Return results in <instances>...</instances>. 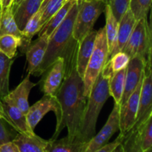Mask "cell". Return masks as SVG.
Segmentation results:
<instances>
[{
  "instance_id": "obj_29",
  "label": "cell",
  "mask_w": 152,
  "mask_h": 152,
  "mask_svg": "<svg viewBox=\"0 0 152 152\" xmlns=\"http://www.w3.org/2000/svg\"><path fill=\"white\" fill-rule=\"evenodd\" d=\"M65 0H43L41 6L43 10L40 20L41 28L61 8Z\"/></svg>"
},
{
  "instance_id": "obj_18",
  "label": "cell",
  "mask_w": 152,
  "mask_h": 152,
  "mask_svg": "<svg viewBox=\"0 0 152 152\" xmlns=\"http://www.w3.org/2000/svg\"><path fill=\"white\" fill-rule=\"evenodd\" d=\"M19 152H46L49 141L37 134L18 133L13 140Z\"/></svg>"
},
{
  "instance_id": "obj_5",
  "label": "cell",
  "mask_w": 152,
  "mask_h": 152,
  "mask_svg": "<svg viewBox=\"0 0 152 152\" xmlns=\"http://www.w3.org/2000/svg\"><path fill=\"white\" fill-rule=\"evenodd\" d=\"M108 60V48L105 27L97 31L94 48L88 63L84 77V94L89 96L92 86L100 74L104 65Z\"/></svg>"
},
{
  "instance_id": "obj_40",
  "label": "cell",
  "mask_w": 152,
  "mask_h": 152,
  "mask_svg": "<svg viewBox=\"0 0 152 152\" xmlns=\"http://www.w3.org/2000/svg\"><path fill=\"white\" fill-rule=\"evenodd\" d=\"M0 105H1V100H0Z\"/></svg>"
},
{
  "instance_id": "obj_9",
  "label": "cell",
  "mask_w": 152,
  "mask_h": 152,
  "mask_svg": "<svg viewBox=\"0 0 152 152\" xmlns=\"http://www.w3.org/2000/svg\"><path fill=\"white\" fill-rule=\"evenodd\" d=\"M142 78L127 100L120 106V133L123 134L125 137L132 129L136 121Z\"/></svg>"
},
{
  "instance_id": "obj_11",
  "label": "cell",
  "mask_w": 152,
  "mask_h": 152,
  "mask_svg": "<svg viewBox=\"0 0 152 152\" xmlns=\"http://www.w3.org/2000/svg\"><path fill=\"white\" fill-rule=\"evenodd\" d=\"M65 75V62L59 57L45 71L40 81V87L44 95L54 96L62 84Z\"/></svg>"
},
{
  "instance_id": "obj_20",
  "label": "cell",
  "mask_w": 152,
  "mask_h": 152,
  "mask_svg": "<svg viewBox=\"0 0 152 152\" xmlns=\"http://www.w3.org/2000/svg\"><path fill=\"white\" fill-rule=\"evenodd\" d=\"M105 13V35L108 48V59L117 53V35L119 22L113 14L108 4H106Z\"/></svg>"
},
{
  "instance_id": "obj_42",
  "label": "cell",
  "mask_w": 152,
  "mask_h": 152,
  "mask_svg": "<svg viewBox=\"0 0 152 152\" xmlns=\"http://www.w3.org/2000/svg\"><path fill=\"white\" fill-rule=\"evenodd\" d=\"M42 1H43V0H42Z\"/></svg>"
},
{
  "instance_id": "obj_25",
  "label": "cell",
  "mask_w": 152,
  "mask_h": 152,
  "mask_svg": "<svg viewBox=\"0 0 152 152\" xmlns=\"http://www.w3.org/2000/svg\"><path fill=\"white\" fill-rule=\"evenodd\" d=\"M126 68L114 73L108 81L109 95L114 99V102L121 105L122 96L125 88V78Z\"/></svg>"
},
{
  "instance_id": "obj_27",
  "label": "cell",
  "mask_w": 152,
  "mask_h": 152,
  "mask_svg": "<svg viewBox=\"0 0 152 152\" xmlns=\"http://www.w3.org/2000/svg\"><path fill=\"white\" fill-rule=\"evenodd\" d=\"M42 6H40L39 9L37 10V13H35L31 16V19L28 20V22L25 25V28L22 31L24 39H25V50H24V52H25L27 46L31 42V39H32L33 37L36 34H38L39 31L41 28L40 20H41V16L42 13Z\"/></svg>"
},
{
  "instance_id": "obj_35",
  "label": "cell",
  "mask_w": 152,
  "mask_h": 152,
  "mask_svg": "<svg viewBox=\"0 0 152 152\" xmlns=\"http://www.w3.org/2000/svg\"><path fill=\"white\" fill-rule=\"evenodd\" d=\"M14 0H1V9L7 8L10 6L13 5Z\"/></svg>"
},
{
  "instance_id": "obj_7",
  "label": "cell",
  "mask_w": 152,
  "mask_h": 152,
  "mask_svg": "<svg viewBox=\"0 0 152 152\" xmlns=\"http://www.w3.org/2000/svg\"><path fill=\"white\" fill-rule=\"evenodd\" d=\"M120 104L114 102V108L105 126L100 132L95 134L88 143L86 152H96L98 149L108 142V140L117 132L120 131Z\"/></svg>"
},
{
  "instance_id": "obj_14",
  "label": "cell",
  "mask_w": 152,
  "mask_h": 152,
  "mask_svg": "<svg viewBox=\"0 0 152 152\" xmlns=\"http://www.w3.org/2000/svg\"><path fill=\"white\" fill-rule=\"evenodd\" d=\"M97 31L93 29L79 42L77 53V71L83 79L88 63L94 48Z\"/></svg>"
},
{
  "instance_id": "obj_37",
  "label": "cell",
  "mask_w": 152,
  "mask_h": 152,
  "mask_svg": "<svg viewBox=\"0 0 152 152\" xmlns=\"http://www.w3.org/2000/svg\"><path fill=\"white\" fill-rule=\"evenodd\" d=\"M21 1H22V0H14V1H13V4H19V3Z\"/></svg>"
},
{
  "instance_id": "obj_4",
  "label": "cell",
  "mask_w": 152,
  "mask_h": 152,
  "mask_svg": "<svg viewBox=\"0 0 152 152\" xmlns=\"http://www.w3.org/2000/svg\"><path fill=\"white\" fill-rule=\"evenodd\" d=\"M108 0H79L78 11L74 24L73 37L80 42L91 30L105 11Z\"/></svg>"
},
{
  "instance_id": "obj_39",
  "label": "cell",
  "mask_w": 152,
  "mask_h": 152,
  "mask_svg": "<svg viewBox=\"0 0 152 152\" xmlns=\"http://www.w3.org/2000/svg\"><path fill=\"white\" fill-rule=\"evenodd\" d=\"M0 6H1V0H0Z\"/></svg>"
},
{
  "instance_id": "obj_30",
  "label": "cell",
  "mask_w": 152,
  "mask_h": 152,
  "mask_svg": "<svg viewBox=\"0 0 152 152\" xmlns=\"http://www.w3.org/2000/svg\"><path fill=\"white\" fill-rule=\"evenodd\" d=\"M151 5V0H130L129 9L136 20L146 18Z\"/></svg>"
},
{
  "instance_id": "obj_21",
  "label": "cell",
  "mask_w": 152,
  "mask_h": 152,
  "mask_svg": "<svg viewBox=\"0 0 152 152\" xmlns=\"http://www.w3.org/2000/svg\"><path fill=\"white\" fill-rule=\"evenodd\" d=\"M137 20L134 16L131 11L130 9H128L121 19L119 21L118 25V35H117V52L120 51L124 47L128 39L130 37L134 28L135 26Z\"/></svg>"
},
{
  "instance_id": "obj_1",
  "label": "cell",
  "mask_w": 152,
  "mask_h": 152,
  "mask_svg": "<svg viewBox=\"0 0 152 152\" xmlns=\"http://www.w3.org/2000/svg\"><path fill=\"white\" fill-rule=\"evenodd\" d=\"M54 96L60 107V119L56 123L54 134L50 140L57 139L65 128L68 129V139L77 140L88 97L84 94L83 79L77 71V59L65 67L64 79Z\"/></svg>"
},
{
  "instance_id": "obj_13",
  "label": "cell",
  "mask_w": 152,
  "mask_h": 152,
  "mask_svg": "<svg viewBox=\"0 0 152 152\" xmlns=\"http://www.w3.org/2000/svg\"><path fill=\"white\" fill-rule=\"evenodd\" d=\"M1 105L6 117V122L18 133L35 134L28 123L26 115L5 96L1 99Z\"/></svg>"
},
{
  "instance_id": "obj_28",
  "label": "cell",
  "mask_w": 152,
  "mask_h": 152,
  "mask_svg": "<svg viewBox=\"0 0 152 152\" xmlns=\"http://www.w3.org/2000/svg\"><path fill=\"white\" fill-rule=\"evenodd\" d=\"M21 45L22 41L16 37L8 34L0 36V52L10 59L15 57L17 48Z\"/></svg>"
},
{
  "instance_id": "obj_32",
  "label": "cell",
  "mask_w": 152,
  "mask_h": 152,
  "mask_svg": "<svg viewBox=\"0 0 152 152\" xmlns=\"http://www.w3.org/2000/svg\"><path fill=\"white\" fill-rule=\"evenodd\" d=\"M125 139V136L123 134L120 133V135L117 137V139L112 142H107L106 144L103 145L102 147H101L99 149L97 150L96 152H114L115 151V150L120 146V145H122L123 140Z\"/></svg>"
},
{
  "instance_id": "obj_38",
  "label": "cell",
  "mask_w": 152,
  "mask_h": 152,
  "mask_svg": "<svg viewBox=\"0 0 152 152\" xmlns=\"http://www.w3.org/2000/svg\"><path fill=\"white\" fill-rule=\"evenodd\" d=\"M1 7L0 6V16H1Z\"/></svg>"
},
{
  "instance_id": "obj_12",
  "label": "cell",
  "mask_w": 152,
  "mask_h": 152,
  "mask_svg": "<svg viewBox=\"0 0 152 152\" xmlns=\"http://www.w3.org/2000/svg\"><path fill=\"white\" fill-rule=\"evenodd\" d=\"M146 61L139 55L131 58L126 71L125 78V88L122 96L121 105L124 103L134 91L138 83L143 77L144 68Z\"/></svg>"
},
{
  "instance_id": "obj_16",
  "label": "cell",
  "mask_w": 152,
  "mask_h": 152,
  "mask_svg": "<svg viewBox=\"0 0 152 152\" xmlns=\"http://www.w3.org/2000/svg\"><path fill=\"white\" fill-rule=\"evenodd\" d=\"M30 76L31 75L28 74L14 90L10 91L8 94L5 96L6 98L11 101L25 115L30 107L28 102L30 92L34 86H37V83H32L30 80Z\"/></svg>"
},
{
  "instance_id": "obj_8",
  "label": "cell",
  "mask_w": 152,
  "mask_h": 152,
  "mask_svg": "<svg viewBox=\"0 0 152 152\" xmlns=\"http://www.w3.org/2000/svg\"><path fill=\"white\" fill-rule=\"evenodd\" d=\"M151 63L145 64L140 96L139 108L136 121L132 129L139 126L152 115V74Z\"/></svg>"
},
{
  "instance_id": "obj_2",
  "label": "cell",
  "mask_w": 152,
  "mask_h": 152,
  "mask_svg": "<svg viewBox=\"0 0 152 152\" xmlns=\"http://www.w3.org/2000/svg\"><path fill=\"white\" fill-rule=\"evenodd\" d=\"M78 6L79 0H77L62 23L49 37L42 61L32 75L42 76L59 57L64 59L65 66L70 65L77 59L79 42L73 37V28Z\"/></svg>"
},
{
  "instance_id": "obj_15",
  "label": "cell",
  "mask_w": 152,
  "mask_h": 152,
  "mask_svg": "<svg viewBox=\"0 0 152 152\" xmlns=\"http://www.w3.org/2000/svg\"><path fill=\"white\" fill-rule=\"evenodd\" d=\"M48 37L39 36L34 42H31L25 48L27 61L28 62V73L31 75L39 66L47 48Z\"/></svg>"
},
{
  "instance_id": "obj_31",
  "label": "cell",
  "mask_w": 152,
  "mask_h": 152,
  "mask_svg": "<svg viewBox=\"0 0 152 152\" xmlns=\"http://www.w3.org/2000/svg\"><path fill=\"white\" fill-rule=\"evenodd\" d=\"M129 3L130 0H108V5L118 22L125 12L129 8Z\"/></svg>"
},
{
  "instance_id": "obj_23",
  "label": "cell",
  "mask_w": 152,
  "mask_h": 152,
  "mask_svg": "<svg viewBox=\"0 0 152 152\" xmlns=\"http://www.w3.org/2000/svg\"><path fill=\"white\" fill-rule=\"evenodd\" d=\"M88 143L77 140L71 141L66 136L61 140H49L46 152H86Z\"/></svg>"
},
{
  "instance_id": "obj_33",
  "label": "cell",
  "mask_w": 152,
  "mask_h": 152,
  "mask_svg": "<svg viewBox=\"0 0 152 152\" xmlns=\"http://www.w3.org/2000/svg\"><path fill=\"white\" fill-rule=\"evenodd\" d=\"M1 120H0V145L4 142L13 140L16 136L14 132L9 130Z\"/></svg>"
},
{
  "instance_id": "obj_34",
  "label": "cell",
  "mask_w": 152,
  "mask_h": 152,
  "mask_svg": "<svg viewBox=\"0 0 152 152\" xmlns=\"http://www.w3.org/2000/svg\"><path fill=\"white\" fill-rule=\"evenodd\" d=\"M0 152H19L17 145L13 140L4 142L0 145Z\"/></svg>"
},
{
  "instance_id": "obj_17",
  "label": "cell",
  "mask_w": 152,
  "mask_h": 152,
  "mask_svg": "<svg viewBox=\"0 0 152 152\" xmlns=\"http://www.w3.org/2000/svg\"><path fill=\"white\" fill-rule=\"evenodd\" d=\"M42 0H22L19 4H13V16L21 31L31 16L39 9Z\"/></svg>"
},
{
  "instance_id": "obj_24",
  "label": "cell",
  "mask_w": 152,
  "mask_h": 152,
  "mask_svg": "<svg viewBox=\"0 0 152 152\" xmlns=\"http://www.w3.org/2000/svg\"><path fill=\"white\" fill-rule=\"evenodd\" d=\"M141 152H149L152 149V115L134 129ZM131 129V130H132Z\"/></svg>"
},
{
  "instance_id": "obj_3",
  "label": "cell",
  "mask_w": 152,
  "mask_h": 152,
  "mask_svg": "<svg viewBox=\"0 0 152 152\" xmlns=\"http://www.w3.org/2000/svg\"><path fill=\"white\" fill-rule=\"evenodd\" d=\"M109 77L102 71L92 86L88 96L86 111L77 140L88 142L96 134V125L98 117L109 95Z\"/></svg>"
},
{
  "instance_id": "obj_41",
  "label": "cell",
  "mask_w": 152,
  "mask_h": 152,
  "mask_svg": "<svg viewBox=\"0 0 152 152\" xmlns=\"http://www.w3.org/2000/svg\"><path fill=\"white\" fill-rule=\"evenodd\" d=\"M65 1H66V0H65Z\"/></svg>"
},
{
  "instance_id": "obj_22",
  "label": "cell",
  "mask_w": 152,
  "mask_h": 152,
  "mask_svg": "<svg viewBox=\"0 0 152 152\" xmlns=\"http://www.w3.org/2000/svg\"><path fill=\"white\" fill-rule=\"evenodd\" d=\"M77 1V0H66L61 8L40 28L37 34L38 37L44 35L49 38L52 33L59 26L62 21L65 19L71 7Z\"/></svg>"
},
{
  "instance_id": "obj_19",
  "label": "cell",
  "mask_w": 152,
  "mask_h": 152,
  "mask_svg": "<svg viewBox=\"0 0 152 152\" xmlns=\"http://www.w3.org/2000/svg\"><path fill=\"white\" fill-rule=\"evenodd\" d=\"M5 34L12 35L19 39L22 41V45L20 48L24 52L25 39H24L22 31L19 29L15 21L13 5L7 8L1 9V16H0V36L5 35Z\"/></svg>"
},
{
  "instance_id": "obj_6",
  "label": "cell",
  "mask_w": 152,
  "mask_h": 152,
  "mask_svg": "<svg viewBox=\"0 0 152 152\" xmlns=\"http://www.w3.org/2000/svg\"><path fill=\"white\" fill-rule=\"evenodd\" d=\"M120 51L126 53L130 58L139 55L146 63L151 62V34L147 17L137 21L130 37Z\"/></svg>"
},
{
  "instance_id": "obj_26",
  "label": "cell",
  "mask_w": 152,
  "mask_h": 152,
  "mask_svg": "<svg viewBox=\"0 0 152 152\" xmlns=\"http://www.w3.org/2000/svg\"><path fill=\"white\" fill-rule=\"evenodd\" d=\"M13 59H10L0 52V99L5 96L9 91V76Z\"/></svg>"
},
{
  "instance_id": "obj_36",
  "label": "cell",
  "mask_w": 152,
  "mask_h": 152,
  "mask_svg": "<svg viewBox=\"0 0 152 152\" xmlns=\"http://www.w3.org/2000/svg\"><path fill=\"white\" fill-rule=\"evenodd\" d=\"M0 120H4V121H6L5 114H4V111H3L2 108H1V105H0Z\"/></svg>"
},
{
  "instance_id": "obj_10",
  "label": "cell",
  "mask_w": 152,
  "mask_h": 152,
  "mask_svg": "<svg viewBox=\"0 0 152 152\" xmlns=\"http://www.w3.org/2000/svg\"><path fill=\"white\" fill-rule=\"evenodd\" d=\"M49 111L54 113L56 117V123H58L60 119V107L55 96L44 95L41 99L29 107L26 117L33 130H34L36 126Z\"/></svg>"
}]
</instances>
